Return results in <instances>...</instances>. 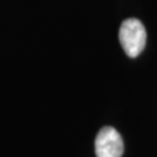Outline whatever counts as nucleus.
Listing matches in <instances>:
<instances>
[{
	"label": "nucleus",
	"mask_w": 157,
	"mask_h": 157,
	"mask_svg": "<svg viewBox=\"0 0 157 157\" xmlns=\"http://www.w3.org/2000/svg\"><path fill=\"white\" fill-rule=\"evenodd\" d=\"M119 40L129 57L139 56L146 47L147 33L144 26L137 19L132 17L124 20L119 30Z\"/></svg>",
	"instance_id": "obj_1"
},
{
	"label": "nucleus",
	"mask_w": 157,
	"mask_h": 157,
	"mask_svg": "<svg viewBox=\"0 0 157 157\" xmlns=\"http://www.w3.org/2000/svg\"><path fill=\"white\" fill-rule=\"evenodd\" d=\"M124 154V142L113 127H104L95 137L97 157H121Z\"/></svg>",
	"instance_id": "obj_2"
}]
</instances>
